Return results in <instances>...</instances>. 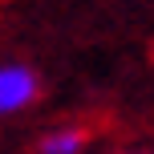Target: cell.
Returning a JSON list of instances; mask_svg holds the SVG:
<instances>
[{
  "label": "cell",
  "mask_w": 154,
  "mask_h": 154,
  "mask_svg": "<svg viewBox=\"0 0 154 154\" xmlns=\"http://www.w3.org/2000/svg\"><path fill=\"white\" fill-rule=\"evenodd\" d=\"M41 93V81L29 65H0V118L4 114H16V109L32 106Z\"/></svg>",
  "instance_id": "cell-1"
},
{
  "label": "cell",
  "mask_w": 154,
  "mask_h": 154,
  "mask_svg": "<svg viewBox=\"0 0 154 154\" xmlns=\"http://www.w3.org/2000/svg\"><path fill=\"white\" fill-rule=\"evenodd\" d=\"M89 134L77 130V126H61V130H49L45 138L37 142V154H81Z\"/></svg>",
  "instance_id": "cell-2"
}]
</instances>
